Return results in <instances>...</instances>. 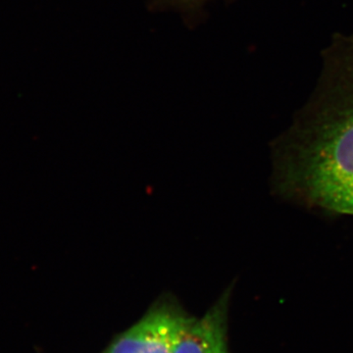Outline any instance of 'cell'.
Listing matches in <instances>:
<instances>
[{
    "mask_svg": "<svg viewBox=\"0 0 353 353\" xmlns=\"http://www.w3.org/2000/svg\"><path fill=\"white\" fill-rule=\"evenodd\" d=\"M274 157L279 194L353 215V38L336 39L329 48L318 92Z\"/></svg>",
    "mask_w": 353,
    "mask_h": 353,
    "instance_id": "1",
    "label": "cell"
},
{
    "mask_svg": "<svg viewBox=\"0 0 353 353\" xmlns=\"http://www.w3.org/2000/svg\"><path fill=\"white\" fill-rule=\"evenodd\" d=\"M208 0H152L157 8H173L185 13H196Z\"/></svg>",
    "mask_w": 353,
    "mask_h": 353,
    "instance_id": "4",
    "label": "cell"
},
{
    "mask_svg": "<svg viewBox=\"0 0 353 353\" xmlns=\"http://www.w3.org/2000/svg\"><path fill=\"white\" fill-rule=\"evenodd\" d=\"M231 294L229 288L205 314L196 318L174 353H230L228 317Z\"/></svg>",
    "mask_w": 353,
    "mask_h": 353,
    "instance_id": "3",
    "label": "cell"
},
{
    "mask_svg": "<svg viewBox=\"0 0 353 353\" xmlns=\"http://www.w3.org/2000/svg\"><path fill=\"white\" fill-rule=\"evenodd\" d=\"M196 319L173 294H162L101 353H174Z\"/></svg>",
    "mask_w": 353,
    "mask_h": 353,
    "instance_id": "2",
    "label": "cell"
}]
</instances>
